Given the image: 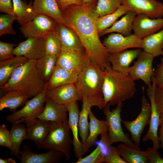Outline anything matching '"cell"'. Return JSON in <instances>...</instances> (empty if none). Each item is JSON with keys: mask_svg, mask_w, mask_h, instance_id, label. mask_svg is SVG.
Returning a JSON list of instances; mask_svg holds the SVG:
<instances>
[{"mask_svg": "<svg viewBox=\"0 0 163 163\" xmlns=\"http://www.w3.org/2000/svg\"><path fill=\"white\" fill-rule=\"evenodd\" d=\"M158 129V137L160 148L163 149V124L161 125Z\"/></svg>", "mask_w": 163, "mask_h": 163, "instance_id": "681fc988", "label": "cell"}, {"mask_svg": "<svg viewBox=\"0 0 163 163\" xmlns=\"http://www.w3.org/2000/svg\"><path fill=\"white\" fill-rule=\"evenodd\" d=\"M123 104V102L120 103L117 105L115 109L111 110L110 105L108 103L103 109L108 127L107 148L114 143L121 142L132 148L140 149L139 147L137 146L128 135L124 132L122 129L121 113Z\"/></svg>", "mask_w": 163, "mask_h": 163, "instance_id": "5b68a950", "label": "cell"}, {"mask_svg": "<svg viewBox=\"0 0 163 163\" xmlns=\"http://www.w3.org/2000/svg\"><path fill=\"white\" fill-rule=\"evenodd\" d=\"M142 50L137 48L109 53V59L112 69L114 70L128 75L129 65Z\"/></svg>", "mask_w": 163, "mask_h": 163, "instance_id": "44dd1931", "label": "cell"}, {"mask_svg": "<svg viewBox=\"0 0 163 163\" xmlns=\"http://www.w3.org/2000/svg\"><path fill=\"white\" fill-rule=\"evenodd\" d=\"M0 11L2 13L14 15L13 3L11 0H0Z\"/></svg>", "mask_w": 163, "mask_h": 163, "instance_id": "7dc6e473", "label": "cell"}, {"mask_svg": "<svg viewBox=\"0 0 163 163\" xmlns=\"http://www.w3.org/2000/svg\"><path fill=\"white\" fill-rule=\"evenodd\" d=\"M83 4H90L97 3V0H82Z\"/></svg>", "mask_w": 163, "mask_h": 163, "instance_id": "816d5d0a", "label": "cell"}, {"mask_svg": "<svg viewBox=\"0 0 163 163\" xmlns=\"http://www.w3.org/2000/svg\"><path fill=\"white\" fill-rule=\"evenodd\" d=\"M54 31L60 42L62 50H73L84 48L78 36L72 29L57 22Z\"/></svg>", "mask_w": 163, "mask_h": 163, "instance_id": "7402d4cb", "label": "cell"}, {"mask_svg": "<svg viewBox=\"0 0 163 163\" xmlns=\"http://www.w3.org/2000/svg\"><path fill=\"white\" fill-rule=\"evenodd\" d=\"M82 110L80 112L78 123L79 133L83 145L89 133L88 118L91 109L97 106L101 110L105 105L103 96L97 95L83 96L82 99Z\"/></svg>", "mask_w": 163, "mask_h": 163, "instance_id": "7c38bea8", "label": "cell"}, {"mask_svg": "<svg viewBox=\"0 0 163 163\" xmlns=\"http://www.w3.org/2000/svg\"><path fill=\"white\" fill-rule=\"evenodd\" d=\"M46 91L45 88L42 91L27 101L22 109L6 116V120L12 123H24L27 128L33 126L44 109Z\"/></svg>", "mask_w": 163, "mask_h": 163, "instance_id": "52a82bcc", "label": "cell"}, {"mask_svg": "<svg viewBox=\"0 0 163 163\" xmlns=\"http://www.w3.org/2000/svg\"><path fill=\"white\" fill-rule=\"evenodd\" d=\"M136 14L134 11H129L120 20L115 22L110 27L103 31L100 34L99 36L114 32L124 36L131 35L133 21Z\"/></svg>", "mask_w": 163, "mask_h": 163, "instance_id": "f1b7e54d", "label": "cell"}, {"mask_svg": "<svg viewBox=\"0 0 163 163\" xmlns=\"http://www.w3.org/2000/svg\"><path fill=\"white\" fill-rule=\"evenodd\" d=\"M155 57L152 54L142 50L133 65L130 67L128 75L135 81L142 80L148 87H151L154 74L152 64Z\"/></svg>", "mask_w": 163, "mask_h": 163, "instance_id": "9c48e42d", "label": "cell"}, {"mask_svg": "<svg viewBox=\"0 0 163 163\" xmlns=\"http://www.w3.org/2000/svg\"><path fill=\"white\" fill-rule=\"evenodd\" d=\"M91 62L84 48L73 50H62L58 56L56 65L66 69L78 73Z\"/></svg>", "mask_w": 163, "mask_h": 163, "instance_id": "30bf717a", "label": "cell"}, {"mask_svg": "<svg viewBox=\"0 0 163 163\" xmlns=\"http://www.w3.org/2000/svg\"><path fill=\"white\" fill-rule=\"evenodd\" d=\"M46 96L53 101L61 105H67L82 100L75 84H70L46 90Z\"/></svg>", "mask_w": 163, "mask_h": 163, "instance_id": "ac0fdd59", "label": "cell"}, {"mask_svg": "<svg viewBox=\"0 0 163 163\" xmlns=\"http://www.w3.org/2000/svg\"><path fill=\"white\" fill-rule=\"evenodd\" d=\"M122 5L136 14H145L152 18L163 17V3L156 0H123Z\"/></svg>", "mask_w": 163, "mask_h": 163, "instance_id": "9a60e30c", "label": "cell"}, {"mask_svg": "<svg viewBox=\"0 0 163 163\" xmlns=\"http://www.w3.org/2000/svg\"><path fill=\"white\" fill-rule=\"evenodd\" d=\"M145 151L150 163H163V158L158 150L153 147L148 148Z\"/></svg>", "mask_w": 163, "mask_h": 163, "instance_id": "f6af8a7d", "label": "cell"}, {"mask_svg": "<svg viewBox=\"0 0 163 163\" xmlns=\"http://www.w3.org/2000/svg\"><path fill=\"white\" fill-rule=\"evenodd\" d=\"M57 23L50 16L38 14L33 20L21 25L20 30L25 38L43 37L47 34L54 31Z\"/></svg>", "mask_w": 163, "mask_h": 163, "instance_id": "8fae6325", "label": "cell"}, {"mask_svg": "<svg viewBox=\"0 0 163 163\" xmlns=\"http://www.w3.org/2000/svg\"><path fill=\"white\" fill-rule=\"evenodd\" d=\"M69 113L68 123L73 136V145L75 157L78 158L83 157L85 154L83 144L78 137V123L80 112L77 101L67 105Z\"/></svg>", "mask_w": 163, "mask_h": 163, "instance_id": "d6986e66", "label": "cell"}, {"mask_svg": "<svg viewBox=\"0 0 163 163\" xmlns=\"http://www.w3.org/2000/svg\"><path fill=\"white\" fill-rule=\"evenodd\" d=\"M117 148L120 155L127 163H150L145 151L132 148L123 143L119 144Z\"/></svg>", "mask_w": 163, "mask_h": 163, "instance_id": "d6a6232c", "label": "cell"}, {"mask_svg": "<svg viewBox=\"0 0 163 163\" xmlns=\"http://www.w3.org/2000/svg\"><path fill=\"white\" fill-rule=\"evenodd\" d=\"M104 162L107 163H127L120 155L117 147L110 146L106 155Z\"/></svg>", "mask_w": 163, "mask_h": 163, "instance_id": "b9f144b4", "label": "cell"}, {"mask_svg": "<svg viewBox=\"0 0 163 163\" xmlns=\"http://www.w3.org/2000/svg\"><path fill=\"white\" fill-rule=\"evenodd\" d=\"M10 131L12 142V146L10 149L11 153L20 159V147L22 141L27 139V128L21 123H13Z\"/></svg>", "mask_w": 163, "mask_h": 163, "instance_id": "836d02e7", "label": "cell"}, {"mask_svg": "<svg viewBox=\"0 0 163 163\" xmlns=\"http://www.w3.org/2000/svg\"><path fill=\"white\" fill-rule=\"evenodd\" d=\"M0 146L7 147L10 150L12 146L10 131L4 124L0 126Z\"/></svg>", "mask_w": 163, "mask_h": 163, "instance_id": "7bdbcfd3", "label": "cell"}, {"mask_svg": "<svg viewBox=\"0 0 163 163\" xmlns=\"http://www.w3.org/2000/svg\"><path fill=\"white\" fill-rule=\"evenodd\" d=\"M163 28V18H152L144 14H137L133 22L134 34L142 39Z\"/></svg>", "mask_w": 163, "mask_h": 163, "instance_id": "e0dca14e", "label": "cell"}, {"mask_svg": "<svg viewBox=\"0 0 163 163\" xmlns=\"http://www.w3.org/2000/svg\"><path fill=\"white\" fill-rule=\"evenodd\" d=\"M142 39L134 34L124 36L120 34L112 33L104 38L103 43L108 53H111L132 48L142 49Z\"/></svg>", "mask_w": 163, "mask_h": 163, "instance_id": "4fadbf2b", "label": "cell"}, {"mask_svg": "<svg viewBox=\"0 0 163 163\" xmlns=\"http://www.w3.org/2000/svg\"><path fill=\"white\" fill-rule=\"evenodd\" d=\"M72 143L68 121L60 123L51 122L43 148L60 151L64 154L66 160H69Z\"/></svg>", "mask_w": 163, "mask_h": 163, "instance_id": "8992f818", "label": "cell"}, {"mask_svg": "<svg viewBox=\"0 0 163 163\" xmlns=\"http://www.w3.org/2000/svg\"><path fill=\"white\" fill-rule=\"evenodd\" d=\"M21 163H56L60 162L64 154L53 149H49L46 153L36 154L31 151L27 145L23 146L20 152Z\"/></svg>", "mask_w": 163, "mask_h": 163, "instance_id": "ffe728a7", "label": "cell"}, {"mask_svg": "<svg viewBox=\"0 0 163 163\" xmlns=\"http://www.w3.org/2000/svg\"><path fill=\"white\" fill-rule=\"evenodd\" d=\"M29 97L19 91H11L6 93L0 99V111L8 108L14 112L18 107L25 104Z\"/></svg>", "mask_w": 163, "mask_h": 163, "instance_id": "f546056e", "label": "cell"}, {"mask_svg": "<svg viewBox=\"0 0 163 163\" xmlns=\"http://www.w3.org/2000/svg\"><path fill=\"white\" fill-rule=\"evenodd\" d=\"M97 3L68 6L62 11V24L75 32L91 61L97 63L104 71L111 66L109 53L100 40L96 26Z\"/></svg>", "mask_w": 163, "mask_h": 163, "instance_id": "6da1fadb", "label": "cell"}, {"mask_svg": "<svg viewBox=\"0 0 163 163\" xmlns=\"http://www.w3.org/2000/svg\"><path fill=\"white\" fill-rule=\"evenodd\" d=\"M51 123V121L43 120L38 118L34 125L27 128V139H30L34 142L38 148H43L50 131Z\"/></svg>", "mask_w": 163, "mask_h": 163, "instance_id": "484cf974", "label": "cell"}, {"mask_svg": "<svg viewBox=\"0 0 163 163\" xmlns=\"http://www.w3.org/2000/svg\"><path fill=\"white\" fill-rule=\"evenodd\" d=\"M46 55L57 56L62 51L60 42L54 31L50 32L44 37Z\"/></svg>", "mask_w": 163, "mask_h": 163, "instance_id": "74e56055", "label": "cell"}, {"mask_svg": "<svg viewBox=\"0 0 163 163\" xmlns=\"http://www.w3.org/2000/svg\"><path fill=\"white\" fill-rule=\"evenodd\" d=\"M123 0H97L95 12L98 18L112 13L122 5Z\"/></svg>", "mask_w": 163, "mask_h": 163, "instance_id": "8d00e7d4", "label": "cell"}, {"mask_svg": "<svg viewBox=\"0 0 163 163\" xmlns=\"http://www.w3.org/2000/svg\"><path fill=\"white\" fill-rule=\"evenodd\" d=\"M89 118V134L83 145L85 153L93 146L98 135L107 133L108 131V125L106 120H99L91 111L90 112Z\"/></svg>", "mask_w": 163, "mask_h": 163, "instance_id": "d4e9b609", "label": "cell"}, {"mask_svg": "<svg viewBox=\"0 0 163 163\" xmlns=\"http://www.w3.org/2000/svg\"></svg>", "mask_w": 163, "mask_h": 163, "instance_id": "11a10c76", "label": "cell"}, {"mask_svg": "<svg viewBox=\"0 0 163 163\" xmlns=\"http://www.w3.org/2000/svg\"><path fill=\"white\" fill-rule=\"evenodd\" d=\"M15 56L37 60L46 55L44 37H30L18 43L14 49Z\"/></svg>", "mask_w": 163, "mask_h": 163, "instance_id": "5bb4252c", "label": "cell"}, {"mask_svg": "<svg viewBox=\"0 0 163 163\" xmlns=\"http://www.w3.org/2000/svg\"><path fill=\"white\" fill-rule=\"evenodd\" d=\"M33 6L37 14L46 15L57 22L62 23V12L56 0H34Z\"/></svg>", "mask_w": 163, "mask_h": 163, "instance_id": "83f0119b", "label": "cell"}, {"mask_svg": "<svg viewBox=\"0 0 163 163\" xmlns=\"http://www.w3.org/2000/svg\"><path fill=\"white\" fill-rule=\"evenodd\" d=\"M150 88L147 89V94L150 101L151 112L149 129L146 134L142 139V141L146 142L151 141L153 147L158 150L160 148L158 140V131L160 126V115L155 103L154 94L156 86L154 81H152Z\"/></svg>", "mask_w": 163, "mask_h": 163, "instance_id": "2e32d148", "label": "cell"}, {"mask_svg": "<svg viewBox=\"0 0 163 163\" xmlns=\"http://www.w3.org/2000/svg\"><path fill=\"white\" fill-rule=\"evenodd\" d=\"M16 162V161L14 159L11 158L0 159V163H15Z\"/></svg>", "mask_w": 163, "mask_h": 163, "instance_id": "f907efd6", "label": "cell"}, {"mask_svg": "<svg viewBox=\"0 0 163 163\" xmlns=\"http://www.w3.org/2000/svg\"><path fill=\"white\" fill-rule=\"evenodd\" d=\"M15 46V44L0 41V61L14 57V47Z\"/></svg>", "mask_w": 163, "mask_h": 163, "instance_id": "60d3db41", "label": "cell"}, {"mask_svg": "<svg viewBox=\"0 0 163 163\" xmlns=\"http://www.w3.org/2000/svg\"><path fill=\"white\" fill-rule=\"evenodd\" d=\"M142 50L155 57L162 55L163 51V28L159 31L142 39Z\"/></svg>", "mask_w": 163, "mask_h": 163, "instance_id": "4dcf8cb0", "label": "cell"}, {"mask_svg": "<svg viewBox=\"0 0 163 163\" xmlns=\"http://www.w3.org/2000/svg\"><path fill=\"white\" fill-rule=\"evenodd\" d=\"M58 56L46 55L36 60V68L42 80L46 83L50 79L56 65Z\"/></svg>", "mask_w": 163, "mask_h": 163, "instance_id": "e575fe53", "label": "cell"}, {"mask_svg": "<svg viewBox=\"0 0 163 163\" xmlns=\"http://www.w3.org/2000/svg\"><path fill=\"white\" fill-rule=\"evenodd\" d=\"M154 99L158 112L161 115L163 113V88L155 87Z\"/></svg>", "mask_w": 163, "mask_h": 163, "instance_id": "bcb514c9", "label": "cell"}, {"mask_svg": "<svg viewBox=\"0 0 163 163\" xmlns=\"http://www.w3.org/2000/svg\"><path fill=\"white\" fill-rule=\"evenodd\" d=\"M129 11L122 5L115 12L97 18L96 20V24L99 36L103 31L111 26L119 18L126 14Z\"/></svg>", "mask_w": 163, "mask_h": 163, "instance_id": "d590c367", "label": "cell"}, {"mask_svg": "<svg viewBox=\"0 0 163 163\" xmlns=\"http://www.w3.org/2000/svg\"><path fill=\"white\" fill-rule=\"evenodd\" d=\"M152 81L154 82L156 87L163 88V57L156 66Z\"/></svg>", "mask_w": 163, "mask_h": 163, "instance_id": "ee69618b", "label": "cell"}, {"mask_svg": "<svg viewBox=\"0 0 163 163\" xmlns=\"http://www.w3.org/2000/svg\"><path fill=\"white\" fill-rule=\"evenodd\" d=\"M142 107L140 113L134 120L132 121L122 120L124 126L130 133L132 140L138 147L140 144L141 135L145 127L149 124L151 112V106L145 95V88H142Z\"/></svg>", "mask_w": 163, "mask_h": 163, "instance_id": "ba28073f", "label": "cell"}, {"mask_svg": "<svg viewBox=\"0 0 163 163\" xmlns=\"http://www.w3.org/2000/svg\"><path fill=\"white\" fill-rule=\"evenodd\" d=\"M104 73L103 94L105 105H117L133 97L136 84L128 75L115 71L111 66L105 69Z\"/></svg>", "mask_w": 163, "mask_h": 163, "instance_id": "3957f363", "label": "cell"}, {"mask_svg": "<svg viewBox=\"0 0 163 163\" xmlns=\"http://www.w3.org/2000/svg\"><path fill=\"white\" fill-rule=\"evenodd\" d=\"M163 124V113L160 115V126Z\"/></svg>", "mask_w": 163, "mask_h": 163, "instance_id": "f5cc1de1", "label": "cell"}, {"mask_svg": "<svg viewBox=\"0 0 163 163\" xmlns=\"http://www.w3.org/2000/svg\"><path fill=\"white\" fill-rule=\"evenodd\" d=\"M17 19V17L15 15L6 14L0 15V36L6 34L15 35L16 34L12 27V24Z\"/></svg>", "mask_w": 163, "mask_h": 163, "instance_id": "f35d334b", "label": "cell"}, {"mask_svg": "<svg viewBox=\"0 0 163 163\" xmlns=\"http://www.w3.org/2000/svg\"><path fill=\"white\" fill-rule=\"evenodd\" d=\"M104 75L99 65L91 61L78 73L75 84L82 100L85 95L103 96Z\"/></svg>", "mask_w": 163, "mask_h": 163, "instance_id": "277c9868", "label": "cell"}, {"mask_svg": "<svg viewBox=\"0 0 163 163\" xmlns=\"http://www.w3.org/2000/svg\"><path fill=\"white\" fill-rule=\"evenodd\" d=\"M12 1L14 14L18 23L21 25L33 20L37 14L34 10L31 0L28 4L22 0H12Z\"/></svg>", "mask_w": 163, "mask_h": 163, "instance_id": "1f68e13d", "label": "cell"}, {"mask_svg": "<svg viewBox=\"0 0 163 163\" xmlns=\"http://www.w3.org/2000/svg\"><path fill=\"white\" fill-rule=\"evenodd\" d=\"M78 75V73L76 72L66 69L56 65L50 79L46 83V90L65 85L75 84Z\"/></svg>", "mask_w": 163, "mask_h": 163, "instance_id": "cb8c5ba5", "label": "cell"}, {"mask_svg": "<svg viewBox=\"0 0 163 163\" xmlns=\"http://www.w3.org/2000/svg\"><path fill=\"white\" fill-rule=\"evenodd\" d=\"M100 144L90 154L78 159L76 163H101L104 162L106 155Z\"/></svg>", "mask_w": 163, "mask_h": 163, "instance_id": "ab89813d", "label": "cell"}, {"mask_svg": "<svg viewBox=\"0 0 163 163\" xmlns=\"http://www.w3.org/2000/svg\"><path fill=\"white\" fill-rule=\"evenodd\" d=\"M36 60L28 59L18 67L13 73L8 82L1 88L2 92L11 91L21 92L29 98L34 97L45 88L46 83L40 77L37 70Z\"/></svg>", "mask_w": 163, "mask_h": 163, "instance_id": "7a4b0ae2", "label": "cell"}, {"mask_svg": "<svg viewBox=\"0 0 163 163\" xmlns=\"http://www.w3.org/2000/svg\"><path fill=\"white\" fill-rule=\"evenodd\" d=\"M28 59L23 56H16L0 61V88L4 87L13 73L19 66L26 63Z\"/></svg>", "mask_w": 163, "mask_h": 163, "instance_id": "4316f807", "label": "cell"}, {"mask_svg": "<svg viewBox=\"0 0 163 163\" xmlns=\"http://www.w3.org/2000/svg\"><path fill=\"white\" fill-rule=\"evenodd\" d=\"M59 7L62 11L68 6L73 5H82V0H56Z\"/></svg>", "mask_w": 163, "mask_h": 163, "instance_id": "c3c4849f", "label": "cell"}, {"mask_svg": "<svg viewBox=\"0 0 163 163\" xmlns=\"http://www.w3.org/2000/svg\"><path fill=\"white\" fill-rule=\"evenodd\" d=\"M162 56H163V53H162Z\"/></svg>", "mask_w": 163, "mask_h": 163, "instance_id": "db71d44e", "label": "cell"}, {"mask_svg": "<svg viewBox=\"0 0 163 163\" xmlns=\"http://www.w3.org/2000/svg\"><path fill=\"white\" fill-rule=\"evenodd\" d=\"M67 105L57 104L46 98L44 109L38 118L42 120L56 122L68 121Z\"/></svg>", "mask_w": 163, "mask_h": 163, "instance_id": "603a6c76", "label": "cell"}]
</instances>
